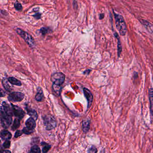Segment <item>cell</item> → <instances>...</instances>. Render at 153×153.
<instances>
[{
	"label": "cell",
	"mask_w": 153,
	"mask_h": 153,
	"mask_svg": "<svg viewBox=\"0 0 153 153\" xmlns=\"http://www.w3.org/2000/svg\"><path fill=\"white\" fill-rule=\"evenodd\" d=\"M103 17H104V15H103V14H100V19H103Z\"/></svg>",
	"instance_id": "cell-31"
},
{
	"label": "cell",
	"mask_w": 153,
	"mask_h": 153,
	"mask_svg": "<svg viewBox=\"0 0 153 153\" xmlns=\"http://www.w3.org/2000/svg\"><path fill=\"white\" fill-rule=\"evenodd\" d=\"M34 16L37 19H40V17H41V14L39 13H37L35 14Z\"/></svg>",
	"instance_id": "cell-29"
},
{
	"label": "cell",
	"mask_w": 153,
	"mask_h": 153,
	"mask_svg": "<svg viewBox=\"0 0 153 153\" xmlns=\"http://www.w3.org/2000/svg\"><path fill=\"white\" fill-rule=\"evenodd\" d=\"M41 145H44V147L43 148V150H42V152L43 153H47L48 152V151L50 150V148H51V146L49 145L48 144L46 143L43 142L41 143Z\"/></svg>",
	"instance_id": "cell-20"
},
{
	"label": "cell",
	"mask_w": 153,
	"mask_h": 153,
	"mask_svg": "<svg viewBox=\"0 0 153 153\" xmlns=\"http://www.w3.org/2000/svg\"><path fill=\"white\" fill-rule=\"evenodd\" d=\"M138 73H137V72H134V78L135 79H136V78H138Z\"/></svg>",
	"instance_id": "cell-30"
},
{
	"label": "cell",
	"mask_w": 153,
	"mask_h": 153,
	"mask_svg": "<svg viewBox=\"0 0 153 153\" xmlns=\"http://www.w3.org/2000/svg\"><path fill=\"white\" fill-rule=\"evenodd\" d=\"M149 98L150 103V112L153 116V89L151 88L149 90Z\"/></svg>",
	"instance_id": "cell-10"
},
{
	"label": "cell",
	"mask_w": 153,
	"mask_h": 153,
	"mask_svg": "<svg viewBox=\"0 0 153 153\" xmlns=\"http://www.w3.org/2000/svg\"><path fill=\"white\" fill-rule=\"evenodd\" d=\"M30 152L39 153L41 152V150L38 146L35 145L31 147Z\"/></svg>",
	"instance_id": "cell-21"
},
{
	"label": "cell",
	"mask_w": 153,
	"mask_h": 153,
	"mask_svg": "<svg viewBox=\"0 0 153 153\" xmlns=\"http://www.w3.org/2000/svg\"><path fill=\"white\" fill-rule=\"evenodd\" d=\"M40 31L43 35H45L48 32V29H47L45 28H42L40 29Z\"/></svg>",
	"instance_id": "cell-27"
},
{
	"label": "cell",
	"mask_w": 153,
	"mask_h": 153,
	"mask_svg": "<svg viewBox=\"0 0 153 153\" xmlns=\"http://www.w3.org/2000/svg\"><path fill=\"white\" fill-rule=\"evenodd\" d=\"M5 95H6V93H5V92L0 88V97H5Z\"/></svg>",
	"instance_id": "cell-28"
},
{
	"label": "cell",
	"mask_w": 153,
	"mask_h": 153,
	"mask_svg": "<svg viewBox=\"0 0 153 153\" xmlns=\"http://www.w3.org/2000/svg\"><path fill=\"white\" fill-rule=\"evenodd\" d=\"M114 14L117 29L120 35L122 36H125L126 33L127 28L124 18L122 15L116 13L114 12Z\"/></svg>",
	"instance_id": "cell-2"
},
{
	"label": "cell",
	"mask_w": 153,
	"mask_h": 153,
	"mask_svg": "<svg viewBox=\"0 0 153 153\" xmlns=\"http://www.w3.org/2000/svg\"><path fill=\"white\" fill-rule=\"evenodd\" d=\"M24 94L19 92H14L10 94L8 96V99L13 102H19L24 99Z\"/></svg>",
	"instance_id": "cell-6"
},
{
	"label": "cell",
	"mask_w": 153,
	"mask_h": 153,
	"mask_svg": "<svg viewBox=\"0 0 153 153\" xmlns=\"http://www.w3.org/2000/svg\"><path fill=\"white\" fill-rule=\"evenodd\" d=\"M1 137L3 140H9L12 137V134L7 130H3L1 133Z\"/></svg>",
	"instance_id": "cell-11"
},
{
	"label": "cell",
	"mask_w": 153,
	"mask_h": 153,
	"mask_svg": "<svg viewBox=\"0 0 153 153\" xmlns=\"http://www.w3.org/2000/svg\"><path fill=\"white\" fill-rule=\"evenodd\" d=\"M83 93L85 97L86 98L87 102H88L87 108H89L91 107L92 103L93 100V95L91 92L87 88H84Z\"/></svg>",
	"instance_id": "cell-8"
},
{
	"label": "cell",
	"mask_w": 153,
	"mask_h": 153,
	"mask_svg": "<svg viewBox=\"0 0 153 153\" xmlns=\"http://www.w3.org/2000/svg\"><path fill=\"white\" fill-rule=\"evenodd\" d=\"M0 143H1V140H0ZM1 150H0V152L3 153V151H1Z\"/></svg>",
	"instance_id": "cell-32"
},
{
	"label": "cell",
	"mask_w": 153,
	"mask_h": 153,
	"mask_svg": "<svg viewBox=\"0 0 153 153\" xmlns=\"http://www.w3.org/2000/svg\"><path fill=\"white\" fill-rule=\"evenodd\" d=\"M1 114V124L3 127L7 128L12 122L13 110L10 105L5 102H3L2 106L0 107Z\"/></svg>",
	"instance_id": "cell-1"
},
{
	"label": "cell",
	"mask_w": 153,
	"mask_h": 153,
	"mask_svg": "<svg viewBox=\"0 0 153 153\" xmlns=\"http://www.w3.org/2000/svg\"><path fill=\"white\" fill-rule=\"evenodd\" d=\"M52 88H53V91L56 93V94L58 95V96H59L60 94H61V91H62V87L61 85L53 84Z\"/></svg>",
	"instance_id": "cell-17"
},
{
	"label": "cell",
	"mask_w": 153,
	"mask_h": 153,
	"mask_svg": "<svg viewBox=\"0 0 153 153\" xmlns=\"http://www.w3.org/2000/svg\"><path fill=\"white\" fill-rule=\"evenodd\" d=\"M11 105L13 112L14 114V116L20 120L22 119L25 115V112L23 111V110L19 107V106L13 105V104H11Z\"/></svg>",
	"instance_id": "cell-7"
},
{
	"label": "cell",
	"mask_w": 153,
	"mask_h": 153,
	"mask_svg": "<svg viewBox=\"0 0 153 153\" xmlns=\"http://www.w3.org/2000/svg\"><path fill=\"white\" fill-rule=\"evenodd\" d=\"M14 7L17 10L21 11L22 10V6L19 2L16 1L14 3Z\"/></svg>",
	"instance_id": "cell-23"
},
{
	"label": "cell",
	"mask_w": 153,
	"mask_h": 153,
	"mask_svg": "<svg viewBox=\"0 0 153 153\" xmlns=\"http://www.w3.org/2000/svg\"><path fill=\"white\" fill-rule=\"evenodd\" d=\"M3 146L5 149H8V148H10V142L9 140H5V142L3 145Z\"/></svg>",
	"instance_id": "cell-24"
},
{
	"label": "cell",
	"mask_w": 153,
	"mask_h": 153,
	"mask_svg": "<svg viewBox=\"0 0 153 153\" xmlns=\"http://www.w3.org/2000/svg\"><path fill=\"white\" fill-rule=\"evenodd\" d=\"M9 81H8V79L6 78H4L2 81L3 86L4 87L5 90H6L8 91H10L12 89V87L9 84Z\"/></svg>",
	"instance_id": "cell-15"
},
{
	"label": "cell",
	"mask_w": 153,
	"mask_h": 153,
	"mask_svg": "<svg viewBox=\"0 0 153 153\" xmlns=\"http://www.w3.org/2000/svg\"><path fill=\"white\" fill-rule=\"evenodd\" d=\"M44 98V93L41 88L38 89L37 93L36 94L35 99L36 101L39 102L42 101Z\"/></svg>",
	"instance_id": "cell-13"
},
{
	"label": "cell",
	"mask_w": 153,
	"mask_h": 153,
	"mask_svg": "<svg viewBox=\"0 0 153 153\" xmlns=\"http://www.w3.org/2000/svg\"><path fill=\"white\" fill-rule=\"evenodd\" d=\"M26 110H27L28 114L30 116V117L34 119L35 120H36L37 119L38 116L37 113L35 110L28 107L26 108Z\"/></svg>",
	"instance_id": "cell-12"
},
{
	"label": "cell",
	"mask_w": 153,
	"mask_h": 153,
	"mask_svg": "<svg viewBox=\"0 0 153 153\" xmlns=\"http://www.w3.org/2000/svg\"><path fill=\"white\" fill-rule=\"evenodd\" d=\"M22 134H23V132L20 131V130H17L15 133V135H14V137L15 138H18V137H19L20 136L22 135Z\"/></svg>",
	"instance_id": "cell-26"
},
{
	"label": "cell",
	"mask_w": 153,
	"mask_h": 153,
	"mask_svg": "<svg viewBox=\"0 0 153 153\" xmlns=\"http://www.w3.org/2000/svg\"><path fill=\"white\" fill-rule=\"evenodd\" d=\"M34 131V130H30L26 127L22 129V132H23V134H25L29 135L33 133Z\"/></svg>",
	"instance_id": "cell-22"
},
{
	"label": "cell",
	"mask_w": 153,
	"mask_h": 153,
	"mask_svg": "<svg viewBox=\"0 0 153 153\" xmlns=\"http://www.w3.org/2000/svg\"><path fill=\"white\" fill-rule=\"evenodd\" d=\"M25 125H26V127L30 130L34 131V129L36 127V120L32 118H29L28 119H27L25 123Z\"/></svg>",
	"instance_id": "cell-9"
},
{
	"label": "cell",
	"mask_w": 153,
	"mask_h": 153,
	"mask_svg": "<svg viewBox=\"0 0 153 153\" xmlns=\"http://www.w3.org/2000/svg\"><path fill=\"white\" fill-rule=\"evenodd\" d=\"M115 36L118 40V57H119L120 56L121 52H122V46H121V43H120V40L119 37L117 33H115Z\"/></svg>",
	"instance_id": "cell-18"
},
{
	"label": "cell",
	"mask_w": 153,
	"mask_h": 153,
	"mask_svg": "<svg viewBox=\"0 0 153 153\" xmlns=\"http://www.w3.org/2000/svg\"><path fill=\"white\" fill-rule=\"evenodd\" d=\"M44 123L47 130H51L56 128L57 125V121L54 116L51 115L45 116L44 118Z\"/></svg>",
	"instance_id": "cell-3"
},
{
	"label": "cell",
	"mask_w": 153,
	"mask_h": 153,
	"mask_svg": "<svg viewBox=\"0 0 153 153\" xmlns=\"http://www.w3.org/2000/svg\"><path fill=\"white\" fill-rule=\"evenodd\" d=\"M88 153H97V148L94 146H92L87 151Z\"/></svg>",
	"instance_id": "cell-25"
},
{
	"label": "cell",
	"mask_w": 153,
	"mask_h": 153,
	"mask_svg": "<svg viewBox=\"0 0 153 153\" xmlns=\"http://www.w3.org/2000/svg\"><path fill=\"white\" fill-rule=\"evenodd\" d=\"M90 128V121L89 120L83 121L82 124V129L85 133H87Z\"/></svg>",
	"instance_id": "cell-14"
},
{
	"label": "cell",
	"mask_w": 153,
	"mask_h": 153,
	"mask_svg": "<svg viewBox=\"0 0 153 153\" xmlns=\"http://www.w3.org/2000/svg\"><path fill=\"white\" fill-rule=\"evenodd\" d=\"M17 32L20 36H21V37H22L25 40L26 43L30 47H34L35 46V41H34L33 38L30 34L20 28L17 29Z\"/></svg>",
	"instance_id": "cell-4"
},
{
	"label": "cell",
	"mask_w": 153,
	"mask_h": 153,
	"mask_svg": "<svg viewBox=\"0 0 153 153\" xmlns=\"http://www.w3.org/2000/svg\"><path fill=\"white\" fill-rule=\"evenodd\" d=\"M65 79V75L62 72H56L51 75V80L53 84L62 85Z\"/></svg>",
	"instance_id": "cell-5"
},
{
	"label": "cell",
	"mask_w": 153,
	"mask_h": 153,
	"mask_svg": "<svg viewBox=\"0 0 153 153\" xmlns=\"http://www.w3.org/2000/svg\"><path fill=\"white\" fill-rule=\"evenodd\" d=\"M20 120L18 118L15 119H14L13 125L12 126V130L14 131V130H16V129H18L20 125Z\"/></svg>",
	"instance_id": "cell-19"
},
{
	"label": "cell",
	"mask_w": 153,
	"mask_h": 153,
	"mask_svg": "<svg viewBox=\"0 0 153 153\" xmlns=\"http://www.w3.org/2000/svg\"><path fill=\"white\" fill-rule=\"evenodd\" d=\"M8 81H9V82L11 84H13V85H16V86H21L22 83L20 81H19L18 80V79H16L14 77H10L8 78Z\"/></svg>",
	"instance_id": "cell-16"
}]
</instances>
